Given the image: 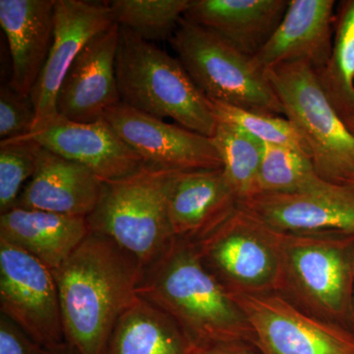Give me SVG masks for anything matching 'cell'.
Listing matches in <instances>:
<instances>
[{
	"label": "cell",
	"mask_w": 354,
	"mask_h": 354,
	"mask_svg": "<svg viewBox=\"0 0 354 354\" xmlns=\"http://www.w3.org/2000/svg\"><path fill=\"white\" fill-rule=\"evenodd\" d=\"M53 272L67 348L104 354L118 319L138 297L143 268L108 237L88 232Z\"/></svg>",
	"instance_id": "6da1fadb"
},
{
	"label": "cell",
	"mask_w": 354,
	"mask_h": 354,
	"mask_svg": "<svg viewBox=\"0 0 354 354\" xmlns=\"http://www.w3.org/2000/svg\"><path fill=\"white\" fill-rule=\"evenodd\" d=\"M137 295L171 317L194 346H252V330L243 312L205 264L195 242L174 237L167 250L144 268Z\"/></svg>",
	"instance_id": "7a4b0ae2"
},
{
	"label": "cell",
	"mask_w": 354,
	"mask_h": 354,
	"mask_svg": "<svg viewBox=\"0 0 354 354\" xmlns=\"http://www.w3.org/2000/svg\"><path fill=\"white\" fill-rule=\"evenodd\" d=\"M115 73L125 106L209 138L215 134L218 120L209 99L180 60L121 27Z\"/></svg>",
	"instance_id": "3957f363"
},
{
	"label": "cell",
	"mask_w": 354,
	"mask_h": 354,
	"mask_svg": "<svg viewBox=\"0 0 354 354\" xmlns=\"http://www.w3.org/2000/svg\"><path fill=\"white\" fill-rule=\"evenodd\" d=\"M176 172L145 165L102 181L99 202L86 218L90 232L108 237L143 269L157 260L174 239L167 201Z\"/></svg>",
	"instance_id": "277c9868"
},
{
	"label": "cell",
	"mask_w": 354,
	"mask_h": 354,
	"mask_svg": "<svg viewBox=\"0 0 354 354\" xmlns=\"http://www.w3.org/2000/svg\"><path fill=\"white\" fill-rule=\"evenodd\" d=\"M279 295L324 320L349 329L353 304L354 234L281 232Z\"/></svg>",
	"instance_id": "5b68a950"
},
{
	"label": "cell",
	"mask_w": 354,
	"mask_h": 354,
	"mask_svg": "<svg viewBox=\"0 0 354 354\" xmlns=\"http://www.w3.org/2000/svg\"><path fill=\"white\" fill-rule=\"evenodd\" d=\"M266 75L283 114L308 147L319 176L337 184L354 176V135L330 104L313 67L307 62L281 64Z\"/></svg>",
	"instance_id": "8992f818"
},
{
	"label": "cell",
	"mask_w": 354,
	"mask_h": 354,
	"mask_svg": "<svg viewBox=\"0 0 354 354\" xmlns=\"http://www.w3.org/2000/svg\"><path fill=\"white\" fill-rule=\"evenodd\" d=\"M193 82L212 101L281 115L283 109L264 72L214 32L183 18L169 39Z\"/></svg>",
	"instance_id": "52a82bcc"
},
{
	"label": "cell",
	"mask_w": 354,
	"mask_h": 354,
	"mask_svg": "<svg viewBox=\"0 0 354 354\" xmlns=\"http://www.w3.org/2000/svg\"><path fill=\"white\" fill-rule=\"evenodd\" d=\"M197 246L205 264L228 292L264 295L281 290V232L241 207Z\"/></svg>",
	"instance_id": "ba28073f"
},
{
	"label": "cell",
	"mask_w": 354,
	"mask_h": 354,
	"mask_svg": "<svg viewBox=\"0 0 354 354\" xmlns=\"http://www.w3.org/2000/svg\"><path fill=\"white\" fill-rule=\"evenodd\" d=\"M261 354H354V334L300 308L279 293H230Z\"/></svg>",
	"instance_id": "9c48e42d"
},
{
	"label": "cell",
	"mask_w": 354,
	"mask_h": 354,
	"mask_svg": "<svg viewBox=\"0 0 354 354\" xmlns=\"http://www.w3.org/2000/svg\"><path fill=\"white\" fill-rule=\"evenodd\" d=\"M0 312L48 351L68 348L53 271L31 254L2 239Z\"/></svg>",
	"instance_id": "30bf717a"
},
{
	"label": "cell",
	"mask_w": 354,
	"mask_h": 354,
	"mask_svg": "<svg viewBox=\"0 0 354 354\" xmlns=\"http://www.w3.org/2000/svg\"><path fill=\"white\" fill-rule=\"evenodd\" d=\"M104 118L146 167L167 171L223 169L212 139L177 123L153 118L122 102L108 109Z\"/></svg>",
	"instance_id": "8fae6325"
},
{
	"label": "cell",
	"mask_w": 354,
	"mask_h": 354,
	"mask_svg": "<svg viewBox=\"0 0 354 354\" xmlns=\"http://www.w3.org/2000/svg\"><path fill=\"white\" fill-rule=\"evenodd\" d=\"M241 208L283 234H354V188L325 181L312 189L257 193Z\"/></svg>",
	"instance_id": "7c38bea8"
},
{
	"label": "cell",
	"mask_w": 354,
	"mask_h": 354,
	"mask_svg": "<svg viewBox=\"0 0 354 354\" xmlns=\"http://www.w3.org/2000/svg\"><path fill=\"white\" fill-rule=\"evenodd\" d=\"M113 24L106 1L55 0L53 44L30 95L36 113L32 132L57 120V95L70 67L95 35Z\"/></svg>",
	"instance_id": "4fadbf2b"
},
{
	"label": "cell",
	"mask_w": 354,
	"mask_h": 354,
	"mask_svg": "<svg viewBox=\"0 0 354 354\" xmlns=\"http://www.w3.org/2000/svg\"><path fill=\"white\" fill-rule=\"evenodd\" d=\"M120 26L95 35L79 53L57 95V115L78 123L101 120L120 104L115 73Z\"/></svg>",
	"instance_id": "5bb4252c"
},
{
	"label": "cell",
	"mask_w": 354,
	"mask_h": 354,
	"mask_svg": "<svg viewBox=\"0 0 354 354\" xmlns=\"http://www.w3.org/2000/svg\"><path fill=\"white\" fill-rule=\"evenodd\" d=\"M20 139L30 140L60 157L83 165L102 181L115 180L145 167L142 158L104 118L78 123L58 116L48 127Z\"/></svg>",
	"instance_id": "9a60e30c"
},
{
	"label": "cell",
	"mask_w": 354,
	"mask_h": 354,
	"mask_svg": "<svg viewBox=\"0 0 354 354\" xmlns=\"http://www.w3.org/2000/svg\"><path fill=\"white\" fill-rule=\"evenodd\" d=\"M334 0H290L285 16L264 48L252 57L261 71L307 62L317 72L329 60L335 34Z\"/></svg>",
	"instance_id": "2e32d148"
},
{
	"label": "cell",
	"mask_w": 354,
	"mask_h": 354,
	"mask_svg": "<svg viewBox=\"0 0 354 354\" xmlns=\"http://www.w3.org/2000/svg\"><path fill=\"white\" fill-rule=\"evenodd\" d=\"M239 204L223 169L177 171L167 201L172 234L197 243L227 221Z\"/></svg>",
	"instance_id": "e0dca14e"
},
{
	"label": "cell",
	"mask_w": 354,
	"mask_h": 354,
	"mask_svg": "<svg viewBox=\"0 0 354 354\" xmlns=\"http://www.w3.org/2000/svg\"><path fill=\"white\" fill-rule=\"evenodd\" d=\"M55 0H0V25L8 41L11 88L30 97L55 32Z\"/></svg>",
	"instance_id": "ac0fdd59"
},
{
	"label": "cell",
	"mask_w": 354,
	"mask_h": 354,
	"mask_svg": "<svg viewBox=\"0 0 354 354\" xmlns=\"http://www.w3.org/2000/svg\"><path fill=\"white\" fill-rule=\"evenodd\" d=\"M102 187L101 179L83 165L38 145L36 171L15 208L87 218L99 202Z\"/></svg>",
	"instance_id": "d6986e66"
},
{
	"label": "cell",
	"mask_w": 354,
	"mask_h": 354,
	"mask_svg": "<svg viewBox=\"0 0 354 354\" xmlns=\"http://www.w3.org/2000/svg\"><path fill=\"white\" fill-rule=\"evenodd\" d=\"M290 0H192L184 17L252 58L278 29Z\"/></svg>",
	"instance_id": "ffe728a7"
},
{
	"label": "cell",
	"mask_w": 354,
	"mask_h": 354,
	"mask_svg": "<svg viewBox=\"0 0 354 354\" xmlns=\"http://www.w3.org/2000/svg\"><path fill=\"white\" fill-rule=\"evenodd\" d=\"M90 232L86 218L13 208L0 215V239L55 271Z\"/></svg>",
	"instance_id": "44dd1931"
},
{
	"label": "cell",
	"mask_w": 354,
	"mask_h": 354,
	"mask_svg": "<svg viewBox=\"0 0 354 354\" xmlns=\"http://www.w3.org/2000/svg\"><path fill=\"white\" fill-rule=\"evenodd\" d=\"M194 344L174 320L140 297L118 319L104 354H193Z\"/></svg>",
	"instance_id": "7402d4cb"
},
{
	"label": "cell",
	"mask_w": 354,
	"mask_h": 354,
	"mask_svg": "<svg viewBox=\"0 0 354 354\" xmlns=\"http://www.w3.org/2000/svg\"><path fill=\"white\" fill-rule=\"evenodd\" d=\"M324 92L342 120L354 116V0L339 2L327 64L317 72Z\"/></svg>",
	"instance_id": "603a6c76"
},
{
	"label": "cell",
	"mask_w": 354,
	"mask_h": 354,
	"mask_svg": "<svg viewBox=\"0 0 354 354\" xmlns=\"http://www.w3.org/2000/svg\"><path fill=\"white\" fill-rule=\"evenodd\" d=\"M214 145L223 160V171L239 202L256 193L264 143L241 128L218 121Z\"/></svg>",
	"instance_id": "cb8c5ba5"
},
{
	"label": "cell",
	"mask_w": 354,
	"mask_h": 354,
	"mask_svg": "<svg viewBox=\"0 0 354 354\" xmlns=\"http://www.w3.org/2000/svg\"><path fill=\"white\" fill-rule=\"evenodd\" d=\"M192 0H113L108 1L113 22L140 39H171Z\"/></svg>",
	"instance_id": "d4e9b609"
},
{
	"label": "cell",
	"mask_w": 354,
	"mask_h": 354,
	"mask_svg": "<svg viewBox=\"0 0 354 354\" xmlns=\"http://www.w3.org/2000/svg\"><path fill=\"white\" fill-rule=\"evenodd\" d=\"M325 181L306 153L290 147L264 144L255 194L308 190Z\"/></svg>",
	"instance_id": "484cf974"
},
{
	"label": "cell",
	"mask_w": 354,
	"mask_h": 354,
	"mask_svg": "<svg viewBox=\"0 0 354 354\" xmlns=\"http://www.w3.org/2000/svg\"><path fill=\"white\" fill-rule=\"evenodd\" d=\"M209 101L216 120L241 128L264 144L290 147L311 158L304 138L288 118L237 108L225 102Z\"/></svg>",
	"instance_id": "4316f807"
},
{
	"label": "cell",
	"mask_w": 354,
	"mask_h": 354,
	"mask_svg": "<svg viewBox=\"0 0 354 354\" xmlns=\"http://www.w3.org/2000/svg\"><path fill=\"white\" fill-rule=\"evenodd\" d=\"M37 145L24 139L0 141V213L15 208L37 169Z\"/></svg>",
	"instance_id": "83f0119b"
},
{
	"label": "cell",
	"mask_w": 354,
	"mask_h": 354,
	"mask_svg": "<svg viewBox=\"0 0 354 354\" xmlns=\"http://www.w3.org/2000/svg\"><path fill=\"white\" fill-rule=\"evenodd\" d=\"M36 113L30 97H24L9 82L0 87V141L20 138L32 131Z\"/></svg>",
	"instance_id": "f1b7e54d"
},
{
	"label": "cell",
	"mask_w": 354,
	"mask_h": 354,
	"mask_svg": "<svg viewBox=\"0 0 354 354\" xmlns=\"http://www.w3.org/2000/svg\"><path fill=\"white\" fill-rule=\"evenodd\" d=\"M48 349L34 341L17 324L0 313V354H46Z\"/></svg>",
	"instance_id": "f546056e"
},
{
	"label": "cell",
	"mask_w": 354,
	"mask_h": 354,
	"mask_svg": "<svg viewBox=\"0 0 354 354\" xmlns=\"http://www.w3.org/2000/svg\"><path fill=\"white\" fill-rule=\"evenodd\" d=\"M193 354H256V349L246 342H223L194 346Z\"/></svg>",
	"instance_id": "4dcf8cb0"
},
{
	"label": "cell",
	"mask_w": 354,
	"mask_h": 354,
	"mask_svg": "<svg viewBox=\"0 0 354 354\" xmlns=\"http://www.w3.org/2000/svg\"><path fill=\"white\" fill-rule=\"evenodd\" d=\"M349 330L354 334V276H353V304H351V325H349Z\"/></svg>",
	"instance_id": "1f68e13d"
},
{
	"label": "cell",
	"mask_w": 354,
	"mask_h": 354,
	"mask_svg": "<svg viewBox=\"0 0 354 354\" xmlns=\"http://www.w3.org/2000/svg\"><path fill=\"white\" fill-rule=\"evenodd\" d=\"M344 121V123H346V127L348 128L349 131L354 135V116L353 118H346Z\"/></svg>",
	"instance_id": "d6a6232c"
},
{
	"label": "cell",
	"mask_w": 354,
	"mask_h": 354,
	"mask_svg": "<svg viewBox=\"0 0 354 354\" xmlns=\"http://www.w3.org/2000/svg\"><path fill=\"white\" fill-rule=\"evenodd\" d=\"M46 354H73L68 348L64 349V351H48Z\"/></svg>",
	"instance_id": "836d02e7"
},
{
	"label": "cell",
	"mask_w": 354,
	"mask_h": 354,
	"mask_svg": "<svg viewBox=\"0 0 354 354\" xmlns=\"http://www.w3.org/2000/svg\"><path fill=\"white\" fill-rule=\"evenodd\" d=\"M344 184H346V185L351 186V187L354 188V176L351 177V178H349L348 180H346Z\"/></svg>",
	"instance_id": "e575fe53"
}]
</instances>
